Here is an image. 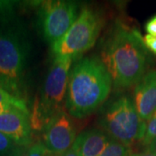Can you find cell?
Masks as SVG:
<instances>
[{
	"label": "cell",
	"mask_w": 156,
	"mask_h": 156,
	"mask_svg": "<svg viewBox=\"0 0 156 156\" xmlns=\"http://www.w3.org/2000/svg\"><path fill=\"white\" fill-rule=\"evenodd\" d=\"M101 61L115 90L135 86L148 71L150 56L139 31L117 21L101 42Z\"/></svg>",
	"instance_id": "obj_1"
},
{
	"label": "cell",
	"mask_w": 156,
	"mask_h": 156,
	"mask_svg": "<svg viewBox=\"0 0 156 156\" xmlns=\"http://www.w3.org/2000/svg\"><path fill=\"white\" fill-rule=\"evenodd\" d=\"M112 86L110 75L98 56L79 58L69 71L64 108L73 118L89 116L108 99Z\"/></svg>",
	"instance_id": "obj_2"
},
{
	"label": "cell",
	"mask_w": 156,
	"mask_h": 156,
	"mask_svg": "<svg viewBox=\"0 0 156 156\" xmlns=\"http://www.w3.org/2000/svg\"><path fill=\"white\" fill-rule=\"evenodd\" d=\"M31 44L25 29L13 17L0 19V87L26 101Z\"/></svg>",
	"instance_id": "obj_3"
},
{
	"label": "cell",
	"mask_w": 156,
	"mask_h": 156,
	"mask_svg": "<svg viewBox=\"0 0 156 156\" xmlns=\"http://www.w3.org/2000/svg\"><path fill=\"white\" fill-rule=\"evenodd\" d=\"M73 62L69 57H54L40 98L35 101L33 111L30 115L31 128L34 130L43 131L50 119L64 109L69 75Z\"/></svg>",
	"instance_id": "obj_4"
},
{
	"label": "cell",
	"mask_w": 156,
	"mask_h": 156,
	"mask_svg": "<svg viewBox=\"0 0 156 156\" xmlns=\"http://www.w3.org/2000/svg\"><path fill=\"white\" fill-rule=\"evenodd\" d=\"M99 125L110 139L129 147L135 141H141L145 130V122L140 117L133 99L126 95L107 103L101 112Z\"/></svg>",
	"instance_id": "obj_5"
},
{
	"label": "cell",
	"mask_w": 156,
	"mask_h": 156,
	"mask_svg": "<svg viewBox=\"0 0 156 156\" xmlns=\"http://www.w3.org/2000/svg\"><path fill=\"white\" fill-rule=\"evenodd\" d=\"M103 25L104 17L100 11L89 6L83 7L67 33L51 45L54 57L79 59L95 45Z\"/></svg>",
	"instance_id": "obj_6"
},
{
	"label": "cell",
	"mask_w": 156,
	"mask_h": 156,
	"mask_svg": "<svg viewBox=\"0 0 156 156\" xmlns=\"http://www.w3.org/2000/svg\"><path fill=\"white\" fill-rule=\"evenodd\" d=\"M38 20L44 38L50 45L67 33L80 13L79 5L73 1L39 2Z\"/></svg>",
	"instance_id": "obj_7"
},
{
	"label": "cell",
	"mask_w": 156,
	"mask_h": 156,
	"mask_svg": "<svg viewBox=\"0 0 156 156\" xmlns=\"http://www.w3.org/2000/svg\"><path fill=\"white\" fill-rule=\"evenodd\" d=\"M72 118L64 108L52 117L42 131V143L55 155H61L71 148L77 137Z\"/></svg>",
	"instance_id": "obj_8"
},
{
	"label": "cell",
	"mask_w": 156,
	"mask_h": 156,
	"mask_svg": "<svg viewBox=\"0 0 156 156\" xmlns=\"http://www.w3.org/2000/svg\"><path fill=\"white\" fill-rule=\"evenodd\" d=\"M0 133L22 147H27L32 143L30 116L19 110L0 112Z\"/></svg>",
	"instance_id": "obj_9"
},
{
	"label": "cell",
	"mask_w": 156,
	"mask_h": 156,
	"mask_svg": "<svg viewBox=\"0 0 156 156\" xmlns=\"http://www.w3.org/2000/svg\"><path fill=\"white\" fill-rule=\"evenodd\" d=\"M133 101L145 122L156 111V69H150L134 86Z\"/></svg>",
	"instance_id": "obj_10"
},
{
	"label": "cell",
	"mask_w": 156,
	"mask_h": 156,
	"mask_svg": "<svg viewBox=\"0 0 156 156\" xmlns=\"http://www.w3.org/2000/svg\"><path fill=\"white\" fill-rule=\"evenodd\" d=\"M109 140L110 138L101 129L90 128L78 134L71 147L79 156H99Z\"/></svg>",
	"instance_id": "obj_11"
},
{
	"label": "cell",
	"mask_w": 156,
	"mask_h": 156,
	"mask_svg": "<svg viewBox=\"0 0 156 156\" xmlns=\"http://www.w3.org/2000/svg\"><path fill=\"white\" fill-rule=\"evenodd\" d=\"M19 110L29 116L30 115L26 101L11 95L7 90L0 87V112Z\"/></svg>",
	"instance_id": "obj_12"
},
{
	"label": "cell",
	"mask_w": 156,
	"mask_h": 156,
	"mask_svg": "<svg viewBox=\"0 0 156 156\" xmlns=\"http://www.w3.org/2000/svg\"><path fill=\"white\" fill-rule=\"evenodd\" d=\"M130 147L110 139L109 142L99 156H130Z\"/></svg>",
	"instance_id": "obj_13"
},
{
	"label": "cell",
	"mask_w": 156,
	"mask_h": 156,
	"mask_svg": "<svg viewBox=\"0 0 156 156\" xmlns=\"http://www.w3.org/2000/svg\"><path fill=\"white\" fill-rule=\"evenodd\" d=\"M154 138H156V111L145 121V130L140 143L146 147Z\"/></svg>",
	"instance_id": "obj_14"
},
{
	"label": "cell",
	"mask_w": 156,
	"mask_h": 156,
	"mask_svg": "<svg viewBox=\"0 0 156 156\" xmlns=\"http://www.w3.org/2000/svg\"><path fill=\"white\" fill-rule=\"evenodd\" d=\"M19 147L12 140L0 133V156H9Z\"/></svg>",
	"instance_id": "obj_15"
},
{
	"label": "cell",
	"mask_w": 156,
	"mask_h": 156,
	"mask_svg": "<svg viewBox=\"0 0 156 156\" xmlns=\"http://www.w3.org/2000/svg\"><path fill=\"white\" fill-rule=\"evenodd\" d=\"M42 142H36L29 147L26 150V156H54Z\"/></svg>",
	"instance_id": "obj_16"
},
{
	"label": "cell",
	"mask_w": 156,
	"mask_h": 156,
	"mask_svg": "<svg viewBox=\"0 0 156 156\" xmlns=\"http://www.w3.org/2000/svg\"><path fill=\"white\" fill-rule=\"evenodd\" d=\"M16 5H17V2L0 0V19H6L12 17Z\"/></svg>",
	"instance_id": "obj_17"
},
{
	"label": "cell",
	"mask_w": 156,
	"mask_h": 156,
	"mask_svg": "<svg viewBox=\"0 0 156 156\" xmlns=\"http://www.w3.org/2000/svg\"><path fill=\"white\" fill-rule=\"evenodd\" d=\"M143 42L147 49L151 51L153 54L156 55V37L151 35H146L143 37Z\"/></svg>",
	"instance_id": "obj_18"
},
{
	"label": "cell",
	"mask_w": 156,
	"mask_h": 156,
	"mask_svg": "<svg viewBox=\"0 0 156 156\" xmlns=\"http://www.w3.org/2000/svg\"><path fill=\"white\" fill-rule=\"evenodd\" d=\"M145 30L147 35L156 37V15L153 16L149 20H147L145 24Z\"/></svg>",
	"instance_id": "obj_19"
},
{
	"label": "cell",
	"mask_w": 156,
	"mask_h": 156,
	"mask_svg": "<svg viewBox=\"0 0 156 156\" xmlns=\"http://www.w3.org/2000/svg\"><path fill=\"white\" fill-rule=\"evenodd\" d=\"M130 156H156V154H154L153 152L148 150V149H146V150L137 152V153H134V154H131Z\"/></svg>",
	"instance_id": "obj_20"
},
{
	"label": "cell",
	"mask_w": 156,
	"mask_h": 156,
	"mask_svg": "<svg viewBox=\"0 0 156 156\" xmlns=\"http://www.w3.org/2000/svg\"><path fill=\"white\" fill-rule=\"evenodd\" d=\"M146 147H147V149H148V150L153 152L154 154H156V138L152 140L146 146Z\"/></svg>",
	"instance_id": "obj_21"
},
{
	"label": "cell",
	"mask_w": 156,
	"mask_h": 156,
	"mask_svg": "<svg viewBox=\"0 0 156 156\" xmlns=\"http://www.w3.org/2000/svg\"><path fill=\"white\" fill-rule=\"evenodd\" d=\"M59 156H79V154H78V153L75 150L73 147H71V148H69V150L66 151L63 154H62L61 155Z\"/></svg>",
	"instance_id": "obj_22"
},
{
	"label": "cell",
	"mask_w": 156,
	"mask_h": 156,
	"mask_svg": "<svg viewBox=\"0 0 156 156\" xmlns=\"http://www.w3.org/2000/svg\"><path fill=\"white\" fill-rule=\"evenodd\" d=\"M25 147H19L18 148H17V150L15 151L14 153H12L11 154H10L9 156H21V154H22L23 151V149H24Z\"/></svg>",
	"instance_id": "obj_23"
}]
</instances>
